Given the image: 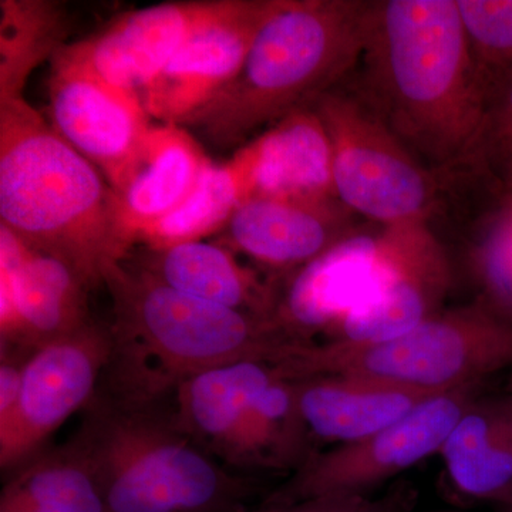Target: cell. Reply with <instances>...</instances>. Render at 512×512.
Masks as SVG:
<instances>
[{
  "mask_svg": "<svg viewBox=\"0 0 512 512\" xmlns=\"http://www.w3.org/2000/svg\"><path fill=\"white\" fill-rule=\"evenodd\" d=\"M348 79L433 173L466 150L487 89L457 0H369Z\"/></svg>",
  "mask_w": 512,
  "mask_h": 512,
  "instance_id": "obj_1",
  "label": "cell"
},
{
  "mask_svg": "<svg viewBox=\"0 0 512 512\" xmlns=\"http://www.w3.org/2000/svg\"><path fill=\"white\" fill-rule=\"evenodd\" d=\"M104 286L113 301L104 393L117 399L164 402L192 376L241 360L278 363L298 345L274 320L177 291L128 256Z\"/></svg>",
  "mask_w": 512,
  "mask_h": 512,
  "instance_id": "obj_2",
  "label": "cell"
},
{
  "mask_svg": "<svg viewBox=\"0 0 512 512\" xmlns=\"http://www.w3.org/2000/svg\"><path fill=\"white\" fill-rule=\"evenodd\" d=\"M0 225L72 266L90 289L131 254L116 191L25 97L0 103Z\"/></svg>",
  "mask_w": 512,
  "mask_h": 512,
  "instance_id": "obj_3",
  "label": "cell"
},
{
  "mask_svg": "<svg viewBox=\"0 0 512 512\" xmlns=\"http://www.w3.org/2000/svg\"><path fill=\"white\" fill-rule=\"evenodd\" d=\"M369 0H284L227 87L181 126L218 148H241L313 106L355 69Z\"/></svg>",
  "mask_w": 512,
  "mask_h": 512,
  "instance_id": "obj_4",
  "label": "cell"
},
{
  "mask_svg": "<svg viewBox=\"0 0 512 512\" xmlns=\"http://www.w3.org/2000/svg\"><path fill=\"white\" fill-rule=\"evenodd\" d=\"M164 402L97 392L73 440L89 460L106 512H238L252 493L178 427Z\"/></svg>",
  "mask_w": 512,
  "mask_h": 512,
  "instance_id": "obj_5",
  "label": "cell"
},
{
  "mask_svg": "<svg viewBox=\"0 0 512 512\" xmlns=\"http://www.w3.org/2000/svg\"><path fill=\"white\" fill-rule=\"evenodd\" d=\"M278 366L291 379L356 376L430 394L474 389L512 367V322L490 305L464 306L382 342L299 345Z\"/></svg>",
  "mask_w": 512,
  "mask_h": 512,
  "instance_id": "obj_6",
  "label": "cell"
},
{
  "mask_svg": "<svg viewBox=\"0 0 512 512\" xmlns=\"http://www.w3.org/2000/svg\"><path fill=\"white\" fill-rule=\"evenodd\" d=\"M313 107L332 146L336 198L382 228L429 224L441 204L436 174L407 150L348 77Z\"/></svg>",
  "mask_w": 512,
  "mask_h": 512,
  "instance_id": "obj_7",
  "label": "cell"
},
{
  "mask_svg": "<svg viewBox=\"0 0 512 512\" xmlns=\"http://www.w3.org/2000/svg\"><path fill=\"white\" fill-rule=\"evenodd\" d=\"M473 390L430 397L392 426L308 458L272 495L269 505L315 498H360L370 488L417 466L440 453L448 434L473 402Z\"/></svg>",
  "mask_w": 512,
  "mask_h": 512,
  "instance_id": "obj_8",
  "label": "cell"
},
{
  "mask_svg": "<svg viewBox=\"0 0 512 512\" xmlns=\"http://www.w3.org/2000/svg\"><path fill=\"white\" fill-rule=\"evenodd\" d=\"M111 353L110 326L93 319L29 356L18 403L0 424L2 473L10 476L39 456L73 414L86 410L99 392Z\"/></svg>",
  "mask_w": 512,
  "mask_h": 512,
  "instance_id": "obj_9",
  "label": "cell"
},
{
  "mask_svg": "<svg viewBox=\"0 0 512 512\" xmlns=\"http://www.w3.org/2000/svg\"><path fill=\"white\" fill-rule=\"evenodd\" d=\"M50 124L121 194L143 163L150 116L136 93L104 82L67 46L52 60Z\"/></svg>",
  "mask_w": 512,
  "mask_h": 512,
  "instance_id": "obj_10",
  "label": "cell"
},
{
  "mask_svg": "<svg viewBox=\"0 0 512 512\" xmlns=\"http://www.w3.org/2000/svg\"><path fill=\"white\" fill-rule=\"evenodd\" d=\"M387 229L389 256L382 276L329 333V340L353 345L382 342L440 313L451 275L439 239L429 224Z\"/></svg>",
  "mask_w": 512,
  "mask_h": 512,
  "instance_id": "obj_11",
  "label": "cell"
},
{
  "mask_svg": "<svg viewBox=\"0 0 512 512\" xmlns=\"http://www.w3.org/2000/svg\"><path fill=\"white\" fill-rule=\"evenodd\" d=\"M92 289L62 259L0 225V343L33 353L93 320Z\"/></svg>",
  "mask_w": 512,
  "mask_h": 512,
  "instance_id": "obj_12",
  "label": "cell"
},
{
  "mask_svg": "<svg viewBox=\"0 0 512 512\" xmlns=\"http://www.w3.org/2000/svg\"><path fill=\"white\" fill-rule=\"evenodd\" d=\"M284 0H235L227 15L202 29L157 74L140 99L148 116L181 124L234 80L266 20Z\"/></svg>",
  "mask_w": 512,
  "mask_h": 512,
  "instance_id": "obj_13",
  "label": "cell"
},
{
  "mask_svg": "<svg viewBox=\"0 0 512 512\" xmlns=\"http://www.w3.org/2000/svg\"><path fill=\"white\" fill-rule=\"evenodd\" d=\"M234 5L235 0H197L148 6L67 49L104 82L140 96L188 40Z\"/></svg>",
  "mask_w": 512,
  "mask_h": 512,
  "instance_id": "obj_14",
  "label": "cell"
},
{
  "mask_svg": "<svg viewBox=\"0 0 512 512\" xmlns=\"http://www.w3.org/2000/svg\"><path fill=\"white\" fill-rule=\"evenodd\" d=\"M389 256V229L356 231L291 275L279 295L274 322L292 342L332 332L365 299Z\"/></svg>",
  "mask_w": 512,
  "mask_h": 512,
  "instance_id": "obj_15",
  "label": "cell"
},
{
  "mask_svg": "<svg viewBox=\"0 0 512 512\" xmlns=\"http://www.w3.org/2000/svg\"><path fill=\"white\" fill-rule=\"evenodd\" d=\"M353 215L339 200L252 195L217 237L232 252L292 275L356 232Z\"/></svg>",
  "mask_w": 512,
  "mask_h": 512,
  "instance_id": "obj_16",
  "label": "cell"
},
{
  "mask_svg": "<svg viewBox=\"0 0 512 512\" xmlns=\"http://www.w3.org/2000/svg\"><path fill=\"white\" fill-rule=\"evenodd\" d=\"M278 373L275 363L241 360L192 376L174 392V419L228 468L251 470L255 403Z\"/></svg>",
  "mask_w": 512,
  "mask_h": 512,
  "instance_id": "obj_17",
  "label": "cell"
},
{
  "mask_svg": "<svg viewBox=\"0 0 512 512\" xmlns=\"http://www.w3.org/2000/svg\"><path fill=\"white\" fill-rule=\"evenodd\" d=\"M295 380L306 429L338 446L366 439L439 396L365 377L320 375Z\"/></svg>",
  "mask_w": 512,
  "mask_h": 512,
  "instance_id": "obj_18",
  "label": "cell"
},
{
  "mask_svg": "<svg viewBox=\"0 0 512 512\" xmlns=\"http://www.w3.org/2000/svg\"><path fill=\"white\" fill-rule=\"evenodd\" d=\"M212 161L190 131L178 124L151 127L140 170L117 194V218L128 247L173 214L200 183Z\"/></svg>",
  "mask_w": 512,
  "mask_h": 512,
  "instance_id": "obj_19",
  "label": "cell"
},
{
  "mask_svg": "<svg viewBox=\"0 0 512 512\" xmlns=\"http://www.w3.org/2000/svg\"><path fill=\"white\" fill-rule=\"evenodd\" d=\"M164 284L194 298L274 320L279 295L220 242L194 241L148 249L136 259Z\"/></svg>",
  "mask_w": 512,
  "mask_h": 512,
  "instance_id": "obj_20",
  "label": "cell"
},
{
  "mask_svg": "<svg viewBox=\"0 0 512 512\" xmlns=\"http://www.w3.org/2000/svg\"><path fill=\"white\" fill-rule=\"evenodd\" d=\"M256 138L259 161L252 195L338 200L332 146L315 107L293 111Z\"/></svg>",
  "mask_w": 512,
  "mask_h": 512,
  "instance_id": "obj_21",
  "label": "cell"
},
{
  "mask_svg": "<svg viewBox=\"0 0 512 512\" xmlns=\"http://www.w3.org/2000/svg\"><path fill=\"white\" fill-rule=\"evenodd\" d=\"M461 494L512 504V397L471 402L440 450Z\"/></svg>",
  "mask_w": 512,
  "mask_h": 512,
  "instance_id": "obj_22",
  "label": "cell"
},
{
  "mask_svg": "<svg viewBox=\"0 0 512 512\" xmlns=\"http://www.w3.org/2000/svg\"><path fill=\"white\" fill-rule=\"evenodd\" d=\"M258 161L259 141L255 137L238 148L227 163H212L184 204L147 228L137 244L163 249L220 235L239 205L254 194Z\"/></svg>",
  "mask_w": 512,
  "mask_h": 512,
  "instance_id": "obj_23",
  "label": "cell"
},
{
  "mask_svg": "<svg viewBox=\"0 0 512 512\" xmlns=\"http://www.w3.org/2000/svg\"><path fill=\"white\" fill-rule=\"evenodd\" d=\"M0 512H106V504L89 460L72 439L8 476Z\"/></svg>",
  "mask_w": 512,
  "mask_h": 512,
  "instance_id": "obj_24",
  "label": "cell"
},
{
  "mask_svg": "<svg viewBox=\"0 0 512 512\" xmlns=\"http://www.w3.org/2000/svg\"><path fill=\"white\" fill-rule=\"evenodd\" d=\"M70 16L55 0H0V103L23 99L29 77L66 47Z\"/></svg>",
  "mask_w": 512,
  "mask_h": 512,
  "instance_id": "obj_25",
  "label": "cell"
},
{
  "mask_svg": "<svg viewBox=\"0 0 512 512\" xmlns=\"http://www.w3.org/2000/svg\"><path fill=\"white\" fill-rule=\"evenodd\" d=\"M484 79L512 69V0H457Z\"/></svg>",
  "mask_w": 512,
  "mask_h": 512,
  "instance_id": "obj_26",
  "label": "cell"
},
{
  "mask_svg": "<svg viewBox=\"0 0 512 512\" xmlns=\"http://www.w3.org/2000/svg\"><path fill=\"white\" fill-rule=\"evenodd\" d=\"M30 355L26 350L0 343V424L15 410Z\"/></svg>",
  "mask_w": 512,
  "mask_h": 512,
  "instance_id": "obj_27",
  "label": "cell"
},
{
  "mask_svg": "<svg viewBox=\"0 0 512 512\" xmlns=\"http://www.w3.org/2000/svg\"><path fill=\"white\" fill-rule=\"evenodd\" d=\"M238 512H373L362 498H315L285 505H268L264 510Z\"/></svg>",
  "mask_w": 512,
  "mask_h": 512,
  "instance_id": "obj_28",
  "label": "cell"
},
{
  "mask_svg": "<svg viewBox=\"0 0 512 512\" xmlns=\"http://www.w3.org/2000/svg\"><path fill=\"white\" fill-rule=\"evenodd\" d=\"M504 512H512V504L507 505V507H504Z\"/></svg>",
  "mask_w": 512,
  "mask_h": 512,
  "instance_id": "obj_29",
  "label": "cell"
},
{
  "mask_svg": "<svg viewBox=\"0 0 512 512\" xmlns=\"http://www.w3.org/2000/svg\"><path fill=\"white\" fill-rule=\"evenodd\" d=\"M510 396L512 397V384H511V394H510Z\"/></svg>",
  "mask_w": 512,
  "mask_h": 512,
  "instance_id": "obj_30",
  "label": "cell"
}]
</instances>
